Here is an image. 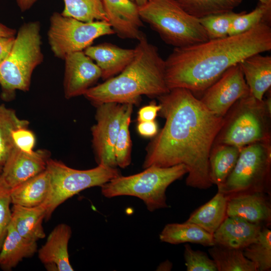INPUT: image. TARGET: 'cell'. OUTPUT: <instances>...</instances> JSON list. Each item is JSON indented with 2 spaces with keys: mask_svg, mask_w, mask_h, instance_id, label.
<instances>
[{
  "mask_svg": "<svg viewBox=\"0 0 271 271\" xmlns=\"http://www.w3.org/2000/svg\"><path fill=\"white\" fill-rule=\"evenodd\" d=\"M157 98L165 123L146 148L143 168L183 164L188 169L187 186L209 189L213 185L209 154L224 117L211 112L186 88L170 89Z\"/></svg>",
  "mask_w": 271,
  "mask_h": 271,
  "instance_id": "6da1fadb",
  "label": "cell"
},
{
  "mask_svg": "<svg viewBox=\"0 0 271 271\" xmlns=\"http://www.w3.org/2000/svg\"><path fill=\"white\" fill-rule=\"evenodd\" d=\"M270 50L271 28L267 22L239 35L174 48L165 60V81L169 89L204 92L230 67Z\"/></svg>",
  "mask_w": 271,
  "mask_h": 271,
  "instance_id": "7a4b0ae2",
  "label": "cell"
},
{
  "mask_svg": "<svg viewBox=\"0 0 271 271\" xmlns=\"http://www.w3.org/2000/svg\"><path fill=\"white\" fill-rule=\"evenodd\" d=\"M138 41L133 59L120 73L84 93L93 105L105 102L137 104L142 95L157 97L169 91L165 81V60L158 48L145 35Z\"/></svg>",
  "mask_w": 271,
  "mask_h": 271,
  "instance_id": "3957f363",
  "label": "cell"
},
{
  "mask_svg": "<svg viewBox=\"0 0 271 271\" xmlns=\"http://www.w3.org/2000/svg\"><path fill=\"white\" fill-rule=\"evenodd\" d=\"M270 97L259 100L249 92L225 115L213 144L241 149L257 142H270Z\"/></svg>",
  "mask_w": 271,
  "mask_h": 271,
  "instance_id": "277c9868",
  "label": "cell"
},
{
  "mask_svg": "<svg viewBox=\"0 0 271 271\" xmlns=\"http://www.w3.org/2000/svg\"><path fill=\"white\" fill-rule=\"evenodd\" d=\"M188 173L183 164L169 167L152 166L140 173L121 175L102 185V194L105 197L131 196L143 201L148 210L168 208L166 191L174 182Z\"/></svg>",
  "mask_w": 271,
  "mask_h": 271,
  "instance_id": "5b68a950",
  "label": "cell"
},
{
  "mask_svg": "<svg viewBox=\"0 0 271 271\" xmlns=\"http://www.w3.org/2000/svg\"><path fill=\"white\" fill-rule=\"evenodd\" d=\"M39 22L24 24L16 34L11 50L0 64V85L5 98L17 90H29L32 73L43 60Z\"/></svg>",
  "mask_w": 271,
  "mask_h": 271,
  "instance_id": "8992f818",
  "label": "cell"
},
{
  "mask_svg": "<svg viewBox=\"0 0 271 271\" xmlns=\"http://www.w3.org/2000/svg\"><path fill=\"white\" fill-rule=\"evenodd\" d=\"M139 8L143 22L174 48L209 40L199 19L187 13L175 0H149Z\"/></svg>",
  "mask_w": 271,
  "mask_h": 271,
  "instance_id": "52a82bcc",
  "label": "cell"
},
{
  "mask_svg": "<svg viewBox=\"0 0 271 271\" xmlns=\"http://www.w3.org/2000/svg\"><path fill=\"white\" fill-rule=\"evenodd\" d=\"M46 171L50 179L48 196L43 204L46 208L45 220H48L62 203L85 189L101 186L121 175L116 167L98 165L88 170H77L63 162L49 158Z\"/></svg>",
  "mask_w": 271,
  "mask_h": 271,
  "instance_id": "ba28073f",
  "label": "cell"
},
{
  "mask_svg": "<svg viewBox=\"0 0 271 271\" xmlns=\"http://www.w3.org/2000/svg\"><path fill=\"white\" fill-rule=\"evenodd\" d=\"M270 142L255 143L241 149L233 169L217 186L226 196L248 192L270 195Z\"/></svg>",
  "mask_w": 271,
  "mask_h": 271,
  "instance_id": "9c48e42d",
  "label": "cell"
},
{
  "mask_svg": "<svg viewBox=\"0 0 271 271\" xmlns=\"http://www.w3.org/2000/svg\"><path fill=\"white\" fill-rule=\"evenodd\" d=\"M113 34L107 21L84 22L55 12L50 19L48 38L54 56L64 60L70 53L84 50L97 38Z\"/></svg>",
  "mask_w": 271,
  "mask_h": 271,
  "instance_id": "30bf717a",
  "label": "cell"
},
{
  "mask_svg": "<svg viewBox=\"0 0 271 271\" xmlns=\"http://www.w3.org/2000/svg\"><path fill=\"white\" fill-rule=\"evenodd\" d=\"M128 104L105 102L95 106L96 123L91 128L98 165L115 168L114 146Z\"/></svg>",
  "mask_w": 271,
  "mask_h": 271,
  "instance_id": "8fae6325",
  "label": "cell"
},
{
  "mask_svg": "<svg viewBox=\"0 0 271 271\" xmlns=\"http://www.w3.org/2000/svg\"><path fill=\"white\" fill-rule=\"evenodd\" d=\"M249 92L240 64L237 63L206 89L200 100L214 114L224 117L238 99Z\"/></svg>",
  "mask_w": 271,
  "mask_h": 271,
  "instance_id": "7c38bea8",
  "label": "cell"
},
{
  "mask_svg": "<svg viewBox=\"0 0 271 271\" xmlns=\"http://www.w3.org/2000/svg\"><path fill=\"white\" fill-rule=\"evenodd\" d=\"M49 158L46 150L28 153L15 147L2 167L0 179L11 190L45 171Z\"/></svg>",
  "mask_w": 271,
  "mask_h": 271,
  "instance_id": "4fadbf2b",
  "label": "cell"
},
{
  "mask_svg": "<svg viewBox=\"0 0 271 271\" xmlns=\"http://www.w3.org/2000/svg\"><path fill=\"white\" fill-rule=\"evenodd\" d=\"M65 60L64 95L69 99L81 95L101 77V71L83 51L68 55Z\"/></svg>",
  "mask_w": 271,
  "mask_h": 271,
  "instance_id": "5bb4252c",
  "label": "cell"
},
{
  "mask_svg": "<svg viewBox=\"0 0 271 271\" xmlns=\"http://www.w3.org/2000/svg\"><path fill=\"white\" fill-rule=\"evenodd\" d=\"M227 197V216L238 217L262 226H270V195L254 192L237 194Z\"/></svg>",
  "mask_w": 271,
  "mask_h": 271,
  "instance_id": "9a60e30c",
  "label": "cell"
},
{
  "mask_svg": "<svg viewBox=\"0 0 271 271\" xmlns=\"http://www.w3.org/2000/svg\"><path fill=\"white\" fill-rule=\"evenodd\" d=\"M107 22L121 39L138 41L144 35L139 7L131 0H102Z\"/></svg>",
  "mask_w": 271,
  "mask_h": 271,
  "instance_id": "2e32d148",
  "label": "cell"
},
{
  "mask_svg": "<svg viewBox=\"0 0 271 271\" xmlns=\"http://www.w3.org/2000/svg\"><path fill=\"white\" fill-rule=\"evenodd\" d=\"M72 234L70 226L58 224L37 251L38 258L49 271H73L68 254V242Z\"/></svg>",
  "mask_w": 271,
  "mask_h": 271,
  "instance_id": "e0dca14e",
  "label": "cell"
},
{
  "mask_svg": "<svg viewBox=\"0 0 271 271\" xmlns=\"http://www.w3.org/2000/svg\"><path fill=\"white\" fill-rule=\"evenodd\" d=\"M83 51L96 62L104 81L120 73L131 61L136 53L134 48H123L108 43L91 45Z\"/></svg>",
  "mask_w": 271,
  "mask_h": 271,
  "instance_id": "ac0fdd59",
  "label": "cell"
},
{
  "mask_svg": "<svg viewBox=\"0 0 271 271\" xmlns=\"http://www.w3.org/2000/svg\"><path fill=\"white\" fill-rule=\"evenodd\" d=\"M263 226L227 216L213 234L215 244L241 249L254 241Z\"/></svg>",
  "mask_w": 271,
  "mask_h": 271,
  "instance_id": "d6986e66",
  "label": "cell"
},
{
  "mask_svg": "<svg viewBox=\"0 0 271 271\" xmlns=\"http://www.w3.org/2000/svg\"><path fill=\"white\" fill-rule=\"evenodd\" d=\"M250 93L262 100L271 86V57L257 53L239 63Z\"/></svg>",
  "mask_w": 271,
  "mask_h": 271,
  "instance_id": "ffe728a7",
  "label": "cell"
},
{
  "mask_svg": "<svg viewBox=\"0 0 271 271\" xmlns=\"http://www.w3.org/2000/svg\"><path fill=\"white\" fill-rule=\"evenodd\" d=\"M37 241L21 236L11 223L0 249V267L11 270L24 258L32 257L37 251Z\"/></svg>",
  "mask_w": 271,
  "mask_h": 271,
  "instance_id": "44dd1931",
  "label": "cell"
},
{
  "mask_svg": "<svg viewBox=\"0 0 271 271\" xmlns=\"http://www.w3.org/2000/svg\"><path fill=\"white\" fill-rule=\"evenodd\" d=\"M11 212V223L21 236L35 241L45 238L43 221L46 208L43 204L32 207L13 205Z\"/></svg>",
  "mask_w": 271,
  "mask_h": 271,
  "instance_id": "7402d4cb",
  "label": "cell"
},
{
  "mask_svg": "<svg viewBox=\"0 0 271 271\" xmlns=\"http://www.w3.org/2000/svg\"><path fill=\"white\" fill-rule=\"evenodd\" d=\"M50 190V179L45 170L10 190L11 203L24 207L40 206L45 202Z\"/></svg>",
  "mask_w": 271,
  "mask_h": 271,
  "instance_id": "603a6c76",
  "label": "cell"
},
{
  "mask_svg": "<svg viewBox=\"0 0 271 271\" xmlns=\"http://www.w3.org/2000/svg\"><path fill=\"white\" fill-rule=\"evenodd\" d=\"M227 197L217 191L205 204L195 210L186 221L213 234L227 217Z\"/></svg>",
  "mask_w": 271,
  "mask_h": 271,
  "instance_id": "cb8c5ba5",
  "label": "cell"
},
{
  "mask_svg": "<svg viewBox=\"0 0 271 271\" xmlns=\"http://www.w3.org/2000/svg\"><path fill=\"white\" fill-rule=\"evenodd\" d=\"M159 238L161 241L171 244L188 242L204 246L215 245L212 234L199 226L186 221L166 224L161 232Z\"/></svg>",
  "mask_w": 271,
  "mask_h": 271,
  "instance_id": "d4e9b609",
  "label": "cell"
},
{
  "mask_svg": "<svg viewBox=\"0 0 271 271\" xmlns=\"http://www.w3.org/2000/svg\"><path fill=\"white\" fill-rule=\"evenodd\" d=\"M241 149L227 144H213L209 157V173L213 185L222 184L238 160Z\"/></svg>",
  "mask_w": 271,
  "mask_h": 271,
  "instance_id": "484cf974",
  "label": "cell"
},
{
  "mask_svg": "<svg viewBox=\"0 0 271 271\" xmlns=\"http://www.w3.org/2000/svg\"><path fill=\"white\" fill-rule=\"evenodd\" d=\"M208 252L218 271H257L255 264L245 256L241 249L215 244Z\"/></svg>",
  "mask_w": 271,
  "mask_h": 271,
  "instance_id": "4316f807",
  "label": "cell"
},
{
  "mask_svg": "<svg viewBox=\"0 0 271 271\" xmlns=\"http://www.w3.org/2000/svg\"><path fill=\"white\" fill-rule=\"evenodd\" d=\"M29 122L20 118L15 111L0 104V166H3L15 148L12 133L20 127H28Z\"/></svg>",
  "mask_w": 271,
  "mask_h": 271,
  "instance_id": "83f0119b",
  "label": "cell"
},
{
  "mask_svg": "<svg viewBox=\"0 0 271 271\" xmlns=\"http://www.w3.org/2000/svg\"><path fill=\"white\" fill-rule=\"evenodd\" d=\"M245 256L253 262L257 271L271 269V230L263 226L256 239L242 249Z\"/></svg>",
  "mask_w": 271,
  "mask_h": 271,
  "instance_id": "f1b7e54d",
  "label": "cell"
},
{
  "mask_svg": "<svg viewBox=\"0 0 271 271\" xmlns=\"http://www.w3.org/2000/svg\"><path fill=\"white\" fill-rule=\"evenodd\" d=\"M190 15L200 19L232 12L242 0H175Z\"/></svg>",
  "mask_w": 271,
  "mask_h": 271,
  "instance_id": "f546056e",
  "label": "cell"
},
{
  "mask_svg": "<svg viewBox=\"0 0 271 271\" xmlns=\"http://www.w3.org/2000/svg\"><path fill=\"white\" fill-rule=\"evenodd\" d=\"M64 8L61 13L84 22L107 21L102 0H63Z\"/></svg>",
  "mask_w": 271,
  "mask_h": 271,
  "instance_id": "4dcf8cb0",
  "label": "cell"
},
{
  "mask_svg": "<svg viewBox=\"0 0 271 271\" xmlns=\"http://www.w3.org/2000/svg\"><path fill=\"white\" fill-rule=\"evenodd\" d=\"M133 105L127 104L114 146L116 164L117 166L121 168H125L129 166L131 160L132 142L129 128Z\"/></svg>",
  "mask_w": 271,
  "mask_h": 271,
  "instance_id": "1f68e13d",
  "label": "cell"
},
{
  "mask_svg": "<svg viewBox=\"0 0 271 271\" xmlns=\"http://www.w3.org/2000/svg\"><path fill=\"white\" fill-rule=\"evenodd\" d=\"M270 16L271 6L261 3L248 13H238L231 23L228 35H239L248 31L261 23H268Z\"/></svg>",
  "mask_w": 271,
  "mask_h": 271,
  "instance_id": "d6a6232c",
  "label": "cell"
},
{
  "mask_svg": "<svg viewBox=\"0 0 271 271\" xmlns=\"http://www.w3.org/2000/svg\"><path fill=\"white\" fill-rule=\"evenodd\" d=\"M237 14L232 11L198 19L209 40L218 39L229 36L231 23Z\"/></svg>",
  "mask_w": 271,
  "mask_h": 271,
  "instance_id": "836d02e7",
  "label": "cell"
},
{
  "mask_svg": "<svg viewBox=\"0 0 271 271\" xmlns=\"http://www.w3.org/2000/svg\"><path fill=\"white\" fill-rule=\"evenodd\" d=\"M184 257L187 271H218L214 261L206 252L195 250L188 244L184 245Z\"/></svg>",
  "mask_w": 271,
  "mask_h": 271,
  "instance_id": "e575fe53",
  "label": "cell"
},
{
  "mask_svg": "<svg viewBox=\"0 0 271 271\" xmlns=\"http://www.w3.org/2000/svg\"><path fill=\"white\" fill-rule=\"evenodd\" d=\"M10 189L0 179V249L11 220Z\"/></svg>",
  "mask_w": 271,
  "mask_h": 271,
  "instance_id": "d590c367",
  "label": "cell"
},
{
  "mask_svg": "<svg viewBox=\"0 0 271 271\" xmlns=\"http://www.w3.org/2000/svg\"><path fill=\"white\" fill-rule=\"evenodd\" d=\"M12 138L15 147L21 150L28 153L34 151L35 136L28 127H20L15 129L13 132Z\"/></svg>",
  "mask_w": 271,
  "mask_h": 271,
  "instance_id": "8d00e7d4",
  "label": "cell"
},
{
  "mask_svg": "<svg viewBox=\"0 0 271 271\" xmlns=\"http://www.w3.org/2000/svg\"><path fill=\"white\" fill-rule=\"evenodd\" d=\"M161 106L155 102L143 106L138 112L137 120L140 121L155 120L160 109Z\"/></svg>",
  "mask_w": 271,
  "mask_h": 271,
  "instance_id": "74e56055",
  "label": "cell"
},
{
  "mask_svg": "<svg viewBox=\"0 0 271 271\" xmlns=\"http://www.w3.org/2000/svg\"><path fill=\"white\" fill-rule=\"evenodd\" d=\"M137 129L141 136L154 138L158 132V126L155 120L140 121L137 124Z\"/></svg>",
  "mask_w": 271,
  "mask_h": 271,
  "instance_id": "f35d334b",
  "label": "cell"
},
{
  "mask_svg": "<svg viewBox=\"0 0 271 271\" xmlns=\"http://www.w3.org/2000/svg\"><path fill=\"white\" fill-rule=\"evenodd\" d=\"M15 37H0V64L9 54L14 42Z\"/></svg>",
  "mask_w": 271,
  "mask_h": 271,
  "instance_id": "ab89813d",
  "label": "cell"
},
{
  "mask_svg": "<svg viewBox=\"0 0 271 271\" xmlns=\"http://www.w3.org/2000/svg\"><path fill=\"white\" fill-rule=\"evenodd\" d=\"M16 35L15 29L9 28L0 22V37H13Z\"/></svg>",
  "mask_w": 271,
  "mask_h": 271,
  "instance_id": "60d3db41",
  "label": "cell"
},
{
  "mask_svg": "<svg viewBox=\"0 0 271 271\" xmlns=\"http://www.w3.org/2000/svg\"><path fill=\"white\" fill-rule=\"evenodd\" d=\"M37 0H16L17 5L22 12L29 10Z\"/></svg>",
  "mask_w": 271,
  "mask_h": 271,
  "instance_id": "b9f144b4",
  "label": "cell"
},
{
  "mask_svg": "<svg viewBox=\"0 0 271 271\" xmlns=\"http://www.w3.org/2000/svg\"><path fill=\"white\" fill-rule=\"evenodd\" d=\"M171 267H172V264L169 261H167L166 262H163L160 266V270H170Z\"/></svg>",
  "mask_w": 271,
  "mask_h": 271,
  "instance_id": "7bdbcfd3",
  "label": "cell"
},
{
  "mask_svg": "<svg viewBox=\"0 0 271 271\" xmlns=\"http://www.w3.org/2000/svg\"><path fill=\"white\" fill-rule=\"evenodd\" d=\"M135 3L139 7H142L145 5L149 0H131Z\"/></svg>",
  "mask_w": 271,
  "mask_h": 271,
  "instance_id": "ee69618b",
  "label": "cell"
},
{
  "mask_svg": "<svg viewBox=\"0 0 271 271\" xmlns=\"http://www.w3.org/2000/svg\"><path fill=\"white\" fill-rule=\"evenodd\" d=\"M260 2V3L267 5V6H271V0H258Z\"/></svg>",
  "mask_w": 271,
  "mask_h": 271,
  "instance_id": "f6af8a7d",
  "label": "cell"
},
{
  "mask_svg": "<svg viewBox=\"0 0 271 271\" xmlns=\"http://www.w3.org/2000/svg\"><path fill=\"white\" fill-rule=\"evenodd\" d=\"M2 166H0V176L2 173Z\"/></svg>",
  "mask_w": 271,
  "mask_h": 271,
  "instance_id": "bcb514c9",
  "label": "cell"
}]
</instances>
